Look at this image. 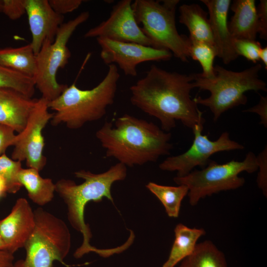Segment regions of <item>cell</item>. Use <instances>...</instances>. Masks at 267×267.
Segmentation results:
<instances>
[{
  "label": "cell",
  "instance_id": "cell-1",
  "mask_svg": "<svg viewBox=\"0 0 267 267\" xmlns=\"http://www.w3.org/2000/svg\"><path fill=\"white\" fill-rule=\"evenodd\" d=\"M194 79L193 73L169 72L153 64L130 87L131 102L157 118L166 132L176 127L177 121L192 130L205 123L203 112L190 95Z\"/></svg>",
  "mask_w": 267,
  "mask_h": 267
},
{
  "label": "cell",
  "instance_id": "cell-2",
  "mask_svg": "<svg viewBox=\"0 0 267 267\" xmlns=\"http://www.w3.org/2000/svg\"><path fill=\"white\" fill-rule=\"evenodd\" d=\"M106 156L126 167L156 162L170 154L173 144L170 132L152 122L125 114L113 124L105 121L95 133Z\"/></svg>",
  "mask_w": 267,
  "mask_h": 267
},
{
  "label": "cell",
  "instance_id": "cell-3",
  "mask_svg": "<svg viewBox=\"0 0 267 267\" xmlns=\"http://www.w3.org/2000/svg\"><path fill=\"white\" fill-rule=\"evenodd\" d=\"M74 175L76 177L83 179L84 181L77 184L72 180L61 179L55 184V191L67 205L69 222L83 235L82 244L74 254L76 258H80L86 254L90 252L96 253L97 250L89 243L92 234L84 219L87 204L91 201L100 202L103 198L113 202L111 186L115 182L126 178L127 169L125 165L118 162L101 173L94 174L82 170L75 172Z\"/></svg>",
  "mask_w": 267,
  "mask_h": 267
},
{
  "label": "cell",
  "instance_id": "cell-4",
  "mask_svg": "<svg viewBox=\"0 0 267 267\" xmlns=\"http://www.w3.org/2000/svg\"><path fill=\"white\" fill-rule=\"evenodd\" d=\"M108 67L104 78L93 88L82 89L73 83L48 102V108L55 112L50 120L52 126L63 123L70 129L77 130L106 115L108 107L114 102L120 77L115 64Z\"/></svg>",
  "mask_w": 267,
  "mask_h": 267
},
{
  "label": "cell",
  "instance_id": "cell-5",
  "mask_svg": "<svg viewBox=\"0 0 267 267\" xmlns=\"http://www.w3.org/2000/svg\"><path fill=\"white\" fill-rule=\"evenodd\" d=\"M262 65L258 63L240 72L227 70L219 65L214 66L215 76L204 77L193 73L194 88L208 90L210 95L194 97L196 103L208 107L217 121L225 111L247 102L245 93L249 90L267 91L266 83L259 78Z\"/></svg>",
  "mask_w": 267,
  "mask_h": 267
},
{
  "label": "cell",
  "instance_id": "cell-6",
  "mask_svg": "<svg viewBox=\"0 0 267 267\" xmlns=\"http://www.w3.org/2000/svg\"><path fill=\"white\" fill-rule=\"evenodd\" d=\"M178 0H135L132 7L142 31L153 47L170 51L181 61L188 62V39L179 34L175 15Z\"/></svg>",
  "mask_w": 267,
  "mask_h": 267
},
{
  "label": "cell",
  "instance_id": "cell-7",
  "mask_svg": "<svg viewBox=\"0 0 267 267\" xmlns=\"http://www.w3.org/2000/svg\"><path fill=\"white\" fill-rule=\"evenodd\" d=\"M35 226L25 244V258L12 267H52L63 260L71 248V234L66 223L52 214L39 208L34 211Z\"/></svg>",
  "mask_w": 267,
  "mask_h": 267
},
{
  "label": "cell",
  "instance_id": "cell-8",
  "mask_svg": "<svg viewBox=\"0 0 267 267\" xmlns=\"http://www.w3.org/2000/svg\"><path fill=\"white\" fill-rule=\"evenodd\" d=\"M258 170L257 156L249 152L241 161L232 160L219 164L210 160L202 170H193L183 177L176 176L173 179L178 185L188 187L189 203L194 206L206 196L242 186L245 180L239 175L243 172L253 173Z\"/></svg>",
  "mask_w": 267,
  "mask_h": 267
},
{
  "label": "cell",
  "instance_id": "cell-9",
  "mask_svg": "<svg viewBox=\"0 0 267 267\" xmlns=\"http://www.w3.org/2000/svg\"><path fill=\"white\" fill-rule=\"evenodd\" d=\"M89 17L88 11L81 13L74 19L63 23L59 28L53 42L45 41L36 55L37 72L34 77L35 87L42 97L48 102L57 98L68 86L56 80L60 68H64L71 56L67 46L74 31Z\"/></svg>",
  "mask_w": 267,
  "mask_h": 267
},
{
  "label": "cell",
  "instance_id": "cell-10",
  "mask_svg": "<svg viewBox=\"0 0 267 267\" xmlns=\"http://www.w3.org/2000/svg\"><path fill=\"white\" fill-rule=\"evenodd\" d=\"M203 125H197L192 129L194 138L190 147L184 153L166 158L159 165L163 171L177 173V177H183L196 167L205 168L210 158L219 152L242 150L244 146L230 138L229 134L223 132L219 137L212 140L202 134Z\"/></svg>",
  "mask_w": 267,
  "mask_h": 267
},
{
  "label": "cell",
  "instance_id": "cell-11",
  "mask_svg": "<svg viewBox=\"0 0 267 267\" xmlns=\"http://www.w3.org/2000/svg\"><path fill=\"white\" fill-rule=\"evenodd\" d=\"M48 101L43 97L37 99L25 128L16 134L12 159L25 161L28 168L40 171L46 163L43 154L44 140L43 131L53 113L48 111Z\"/></svg>",
  "mask_w": 267,
  "mask_h": 267
},
{
  "label": "cell",
  "instance_id": "cell-12",
  "mask_svg": "<svg viewBox=\"0 0 267 267\" xmlns=\"http://www.w3.org/2000/svg\"><path fill=\"white\" fill-rule=\"evenodd\" d=\"M101 48L100 57L107 64L116 63L127 76L137 75V66L151 61H168L172 53L164 49L156 48L134 43H125L104 38H96Z\"/></svg>",
  "mask_w": 267,
  "mask_h": 267
},
{
  "label": "cell",
  "instance_id": "cell-13",
  "mask_svg": "<svg viewBox=\"0 0 267 267\" xmlns=\"http://www.w3.org/2000/svg\"><path fill=\"white\" fill-rule=\"evenodd\" d=\"M132 4L131 0L119 1L113 6L109 17L89 30L84 37L104 38L153 47L151 42L142 31L135 20Z\"/></svg>",
  "mask_w": 267,
  "mask_h": 267
},
{
  "label": "cell",
  "instance_id": "cell-14",
  "mask_svg": "<svg viewBox=\"0 0 267 267\" xmlns=\"http://www.w3.org/2000/svg\"><path fill=\"white\" fill-rule=\"evenodd\" d=\"M35 226L34 211L24 198L17 200L10 213L0 220V238L14 254L24 247Z\"/></svg>",
  "mask_w": 267,
  "mask_h": 267
},
{
  "label": "cell",
  "instance_id": "cell-15",
  "mask_svg": "<svg viewBox=\"0 0 267 267\" xmlns=\"http://www.w3.org/2000/svg\"><path fill=\"white\" fill-rule=\"evenodd\" d=\"M26 13L32 34L30 43L36 54L46 40L53 42L63 23L64 16L56 13L48 0H25Z\"/></svg>",
  "mask_w": 267,
  "mask_h": 267
},
{
  "label": "cell",
  "instance_id": "cell-16",
  "mask_svg": "<svg viewBox=\"0 0 267 267\" xmlns=\"http://www.w3.org/2000/svg\"><path fill=\"white\" fill-rule=\"evenodd\" d=\"M207 7L213 40L217 56L227 64L238 56L233 44V38L229 32L227 15L230 0H201Z\"/></svg>",
  "mask_w": 267,
  "mask_h": 267
},
{
  "label": "cell",
  "instance_id": "cell-17",
  "mask_svg": "<svg viewBox=\"0 0 267 267\" xmlns=\"http://www.w3.org/2000/svg\"><path fill=\"white\" fill-rule=\"evenodd\" d=\"M36 100L11 89H0V124L20 133L26 126Z\"/></svg>",
  "mask_w": 267,
  "mask_h": 267
},
{
  "label": "cell",
  "instance_id": "cell-18",
  "mask_svg": "<svg viewBox=\"0 0 267 267\" xmlns=\"http://www.w3.org/2000/svg\"><path fill=\"white\" fill-rule=\"evenodd\" d=\"M230 7L233 15L228 26L232 38L256 40L258 34V21L255 0H234Z\"/></svg>",
  "mask_w": 267,
  "mask_h": 267
},
{
  "label": "cell",
  "instance_id": "cell-19",
  "mask_svg": "<svg viewBox=\"0 0 267 267\" xmlns=\"http://www.w3.org/2000/svg\"><path fill=\"white\" fill-rule=\"evenodd\" d=\"M179 22L187 27L190 40L205 43L215 47L208 13L199 5L183 4L179 6Z\"/></svg>",
  "mask_w": 267,
  "mask_h": 267
},
{
  "label": "cell",
  "instance_id": "cell-20",
  "mask_svg": "<svg viewBox=\"0 0 267 267\" xmlns=\"http://www.w3.org/2000/svg\"><path fill=\"white\" fill-rule=\"evenodd\" d=\"M175 239L169 256L162 267H175L194 251L198 239L206 234L203 228H190L182 223L174 229Z\"/></svg>",
  "mask_w": 267,
  "mask_h": 267
},
{
  "label": "cell",
  "instance_id": "cell-21",
  "mask_svg": "<svg viewBox=\"0 0 267 267\" xmlns=\"http://www.w3.org/2000/svg\"><path fill=\"white\" fill-rule=\"evenodd\" d=\"M18 180L25 187L29 198L35 203L44 206L53 199L55 184L50 178H42L36 169L22 168L18 174Z\"/></svg>",
  "mask_w": 267,
  "mask_h": 267
},
{
  "label": "cell",
  "instance_id": "cell-22",
  "mask_svg": "<svg viewBox=\"0 0 267 267\" xmlns=\"http://www.w3.org/2000/svg\"><path fill=\"white\" fill-rule=\"evenodd\" d=\"M0 65L34 78L37 72L36 55L30 44L0 48Z\"/></svg>",
  "mask_w": 267,
  "mask_h": 267
},
{
  "label": "cell",
  "instance_id": "cell-23",
  "mask_svg": "<svg viewBox=\"0 0 267 267\" xmlns=\"http://www.w3.org/2000/svg\"><path fill=\"white\" fill-rule=\"evenodd\" d=\"M179 267H228L225 257L210 240L197 244L193 253Z\"/></svg>",
  "mask_w": 267,
  "mask_h": 267
},
{
  "label": "cell",
  "instance_id": "cell-24",
  "mask_svg": "<svg viewBox=\"0 0 267 267\" xmlns=\"http://www.w3.org/2000/svg\"><path fill=\"white\" fill-rule=\"evenodd\" d=\"M146 187L162 203L169 217H178L181 202L188 192L187 186L183 184L168 186L149 182Z\"/></svg>",
  "mask_w": 267,
  "mask_h": 267
},
{
  "label": "cell",
  "instance_id": "cell-25",
  "mask_svg": "<svg viewBox=\"0 0 267 267\" xmlns=\"http://www.w3.org/2000/svg\"><path fill=\"white\" fill-rule=\"evenodd\" d=\"M188 39L189 57L198 61L202 67L200 73L204 77L211 78L215 76L214 62L217 55L215 47L205 43Z\"/></svg>",
  "mask_w": 267,
  "mask_h": 267
},
{
  "label": "cell",
  "instance_id": "cell-26",
  "mask_svg": "<svg viewBox=\"0 0 267 267\" xmlns=\"http://www.w3.org/2000/svg\"><path fill=\"white\" fill-rule=\"evenodd\" d=\"M35 87L33 78L0 65V89H11L31 98Z\"/></svg>",
  "mask_w": 267,
  "mask_h": 267
},
{
  "label": "cell",
  "instance_id": "cell-27",
  "mask_svg": "<svg viewBox=\"0 0 267 267\" xmlns=\"http://www.w3.org/2000/svg\"><path fill=\"white\" fill-rule=\"evenodd\" d=\"M22 169L21 162L10 159L5 154L0 156V176L6 181L7 192L15 193L22 186L18 180Z\"/></svg>",
  "mask_w": 267,
  "mask_h": 267
},
{
  "label": "cell",
  "instance_id": "cell-28",
  "mask_svg": "<svg viewBox=\"0 0 267 267\" xmlns=\"http://www.w3.org/2000/svg\"><path fill=\"white\" fill-rule=\"evenodd\" d=\"M233 44L238 56H242L254 63L259 61V54L262 45L256 40L234 39Z\"/></svg>",
  "mask_w": 267,
  "mask_h": 267
},
{
  "label": "cell",
  "instance_id": "cell-29",
  "mask_svg": "<svg viewBox=\"0 0 267 267\" xmlns=\"http://www.w3.org/2000/svg\"><path fill=\"white\" fill-rule=\"evenodd\" d=\"M1 12L10 19L17 20L26 13V0H2Z\"/></svg>",
  "mask_w": 267,
  "mask_h": 267
},
{
  "label": "cell",
  "instance_id": "cell-30",
  "mask_svg": "<svg viewBox=\"0 0 267 267\" xmlns=\"http://www.w3.org/2000/svg\"><path fill=\"white\" fill-rule=\"evenodd\" d=\"M259 170L257 182L264 195L267 196V145L257 156Z\"/></svg>",
  "mask_w": 267,
  "mask_h": 267
},
{
  "label": "cell",
  "instance_id": "cell-31",
  "mask_svg": "<svg viewBox=\"0 0 267 267\" xmlns=\"http://www.w3.org/2000/svg\"><path fill=\"white\" fill-rule=\"evenodd\" d=\"M52 9L58 14L63 15L78 8L82 0H48Z\"/></svg>",
  "mask_w": 267,
  "mask_h": 267
},
{
  "label": "cell",
  "instance_id": "cell-32",
  "mask_svg": "<svg viewBox=\"0 0 267 267\" xmlns=\"http://www.w3.org/2000/svg\"><path fill=\"white\" fill-rule=\"evenodd\" d=\"M257 8L258 34L263 40H267V0H261Z\"/></svg>",
  "mask_w": 267,
  "mask_h": 267
},
{
  "label": "cell",
  "instance_id": "cell-33",
  "mask_svg": "<svg viewBox=\"0 0 267 267\" xmlns=\"http://www.w3.org/2000/svg\"><path fill=\"white\" fill-rule=\"evenodd\" d=\"M11 127L0 124V156L4 154L8 147L14 145L16 134Z\"/></svg>",
  "mask_w": 267,
  "mask_h": 267
},
{
  "label": "cell",
  "instance_id": "cell-34",
  "mask_svg": "<svg viewBox=\"0 0 267 267\" xmlns=\"http://www.w3.org/2000/svg\"><path fill=\"white\" fill-rule=\"evenodd\" d=\"M243 112L255 113L260 118V124L267 127V97L261 96L259 102L255 106L243 111Z\"/></svg>",
  "mask_w": 267,
  "mask_h": 267
},
{
  "label": "cell",
  "instance_id": "cell-35",
  "mask_svg": "<svg viewBox=\"0 0 267 267\" xmlns=\"http://www.w3.org/2000/svg\"><path fill=\"white\" fill-rule=\"evenodd\" d=\"M14 259L13 254L7 250H0V267H12Z\"/></svg>",
  "mask_w": 267,
  "mask_h": 267
},
{
  "label": "cell",
  "instance_id": "cell-36",
  "mask_svg": "<svg viewBox=\"0 0 267 267\" xmlns=\"http://www.w3.org/2000/svg\"><path fill=\"white\" fill-rule=\"evenodd\" d=\"M259 60L264 64L266 69H267V46L261 47L259 54Z\"/></svg>",
  "mask_w": 267,
  "mask_h": 267
},
{
  "label": "cell",
  "instance_id": "cell-37",
  "mask_svg": "<svg viewBox=\"0 0 267 267\" xmlns=\"http://www.w3.org/2000/svg\"><path fill=\"white\" fill-rule=\"evenodd\" d=\"M7 192V187L5 180L0 176V198L3 196Z\"/></svg>",
  "mask_w": 267,
  "mask_h": 267
},
{
  "label": "cell",
  "instance_id": "cell-38",
  "mask_svg": "<svg viewBox=\"0 0 267 267\" xmlns=\"http://www.w3.org/2000/svg\"><path fill=\"white\" fill-rule=\"evenodd\" d=\"M0 250H6V245L0 238Z\"/></svg>",
  "mask_w": 267,
  "mask_h": 267
},
{
  "label": "cell",
  "instance_id": "cell-39",
  "mask_svg": "<svg viewBox=\"0 0 267 267\" xmlns=\"http://www.w3.org/2000/svg\"><path fill=\"white\" fill-rule=\"evenodd\" d=\"M2 7V0H0V12H1Z\"/></svg>",
  "mask_w": 267,
  "mask_h": 267
}]
</instances>
